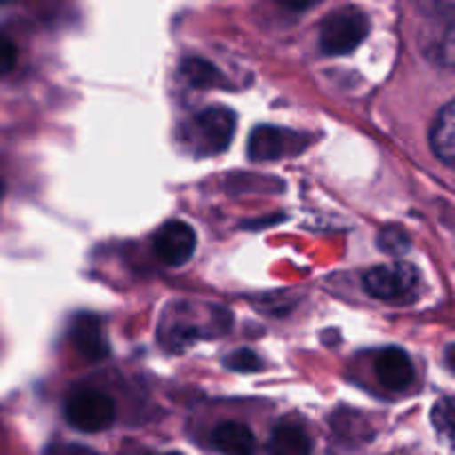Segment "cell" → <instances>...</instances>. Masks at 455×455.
Wrapping results in <instances>:
<instances>
[{
    "label": "cell",
    "instance_id": "obj_16",
    "mask_svg": "<svg viewBox=\"0 0 455 455\" xmlns=\"http://www.w3.org/2000/svg\"><path fill=\"white\" fill-rule=\"evenodd\" d=\"M18 62V47L7 34H0V76H7Z\"/></svg>",
    "mask_w": 455,
    "mask_h": 455
},
{
    "label": "cell",
    "instance_id": "obj_12",
    "mask_svg": "<svg viewBox=\"0 0 455 455\" xmlns=\"http://www.w3.org/2000/svg\"><path fill=\"white\" fill-rule=\"evenodd\" d=\"M180 76L191 87H216L225 84V78L216 65L203 60V58H187L180 65Z\"/></svg>",
    "mask_w": 455,
    "mask_h": 455
},
{
    "label": "cell",
    "instance_id": "obj_4",
    "mask_svg": "<svg viewBox=\"0 0 455 455\" xmlns=\"http://www.w3.org/2000/svg\"><path fill=\"white\" fill-rule=\"evenodd\" d=\"M420 284V271L409 262H391V265L373 267L364 275V289L376 300H400L416 291Z\"/></svg>",
    "mask_w": 455,
    "mask_h": 455
},
{
    "label": "cell",
    "instance_id": "obj_15",
    "mask_svg": "<svg viewBox=\"0 0 455 455\" xmlns=\"http://www.w3.org/2000/svg\"><path fill=\"white\" fill-rule=\"evenodd\" d=\"M225 364L231 369V371H240V373H251V371H258V369L262 367L260 358H258V355L249 349L234 351V354L227 358Z\"/></svg>",
    "mask_w": 455,
    "mask_h": 455
},
{
    "label": "cell",
    "instance_id": "obj_14",
    "mask_svg": "<svg viewBox=\"0 0 455 455\" xmlns=\"http://www.w3.org/2000/svg\"><path fill=\"white\" fill-rule=\"evenodd\" d=\"M378 244L385 253H391V256H403V253L409 251V235L404 234L400 227H387V229L380 231V238H378Z\"/></svg>",
    "mask_w": 455,
    "mask_h": 455
},
{
    "label": "cell",
    "instance_id": "obj_8",
    "mask_svg": "<svg viewBox=\"0 0 455 455\" xmlns=\"http://www.w3.org/2000/svg\"><path fill=\"white\" fill-rule=\"evenodd\" d=\"M376 376L389 391H403L413 382L411 358L398 347L382 349L376 358Z\"/></svg>",
    "mask_w": 455,
    "mask_h": 455
},
{
    "label": "cell",
    "instance_id": "obj_3",
    "mask_svg": "<svg viewBox=\"0 0 455 455\" xmlns=\"http://www.w3.org/2000/svg\"><path fill=\"white\" fill-rule=\"evenodd\" d=\"M65 418L74 429L84 431V434H98L114 425L116 404L102 391L80 389L74 391L67 400Z\"/></svg>",
    "mask_w": 455,
    "mask_h": 455
},
{
    "label": "cell",
    "instance_id": "obj_21",
    "mask_svg": "<svg viewBox=\"0 0 455 455\" xmlns=\"http://www.w3.org/2000/svg\"><path fill=\"white\" fill-rule=\"evenodd\" d=\"M3 194H4V182L3 178H0V198H3Z\"/></svg>",
    "mask_w": 455,
    "mask_h": 455
},
{
    "label": "cell",
    "instance_id": "obj_17",
    "mask_svg": "<svg viewBox=\"0 0 455 455\" xmlns=\"http://www.w3.org/2000/svg\"><path fill=\"white\" fill-rule=\"evenodd\" d=\"M435 58H438L443 65L455 67V27H451V29L440 38L438 47H435Z\"/></svg>",
    "mask_w": 455,
    "mask_h": 455
},
{
    "label": "cell",
    "instance_id": "obj_19",
    "mask_svg": "<svg viewBox=\"0 0 455 455\" xmlns=\"http://www.w3.org/2000/svg\"><path fill=\"white\" fill-rule=\"evenodd\" d=\"M47 455H92V451L80 447H52Z\"/></svg>",
    "mask_w": 455,
    "mask_h": 455
},
{
    "label": "cell",
    "instance_id": "obj_9",
    "mask_svg": "<svg viewBox=\"0 0 455 455\" xmlns=\"http://www.w3.org/2000/svg\"><path fill=\"white\" fill-rule=\"evenodd\" d=\"M213 447L222 455H253L258 449L256 435L243 422H222L212 434Z\"/></svg>",
    "mask_w": 455,
    "mask_h": 455
},
{
    "label": "cell",
    "instance_id": "obj_13",
    "mask_svg": "<svg viewBox=\"0 0 455 455\" xmlns=\"http://www.w3.org/2000/svg\"><path fill=\"white\" fill-rule=\"evenodd\" d=\"M431 422L447 438L455 440V398H443L431 411Z\"/></svg>",
    "mask_w": 455,
    "mask_h": 455
},
{
    "label": "cell",
    "instance_id": "obj_11",
    "mask_svg": "<svg viewBox=\"0 0 455 455\" xmlns=\"http://www.w3.org/2000/svg\"><path fill=\"white\" fill-rule=\"evenodd\" d=\"M271 455H309L311 443L305 429L298 425H280L269 440Z\"/></svg>",
    "mask_w": 455,
    "mask_h": 455
},
{
    "label": "cell",
    "instance_id": "obj_10",
    "mask_svg": "<svg viewBox=\"0 0 455 455\" xmlns=\"http://www.w3.org/2000/svg\"><path fill=\"white\" fill-rule=\"evenodd\" d=\"M429 142L434 154L443 163L455 167V100L438 111L434 124H431Z\"/></svg>",
    "mask_w": 455,
    "mask_h": 455
},
{
    "label": "cell",
    "instance_id": "obj_20",
    "mask_svg": "<svg viewBox=\"0 0 455 455\" xmlns=\"http://www.w3.org/2000/svg\"><path fill=\"white\" fill-rule=\"evenodd\" d=\"M447 363H449V367H451L453 371H455V345L449 347V351H447Z\"/></svg>",
    "mask_w": 455,
    "mask_h": 455
},
{
    "label": "cell",
    "instance_id": "obj_18",
    "mask_svg": "<svg viewBox=\"0 0 455 455\" xmlns=\"http://www.w3.org/2000/svg\"><path fill=\"white\" fill-rule=\"evenodd\" d=\"M429 13H434L438 20L449 22V27H455V0H440V3L425 4Z\"/></svg>",
    "mask_w": 455,
    "mask_h": 455
},
{
    "label": "cell",
    "instance_id": "obj_1",
    "mask_svg": "<svg viewBox=\"0 0 455 455\" xmlns=\"http://www.w3.org/2000/svg\"><path fill=\"white\" fill-rule=\"evenodd\" d=\"M187 133L196 156H218L234 140L235 114L227 107H209L191 118Z\"/></svg>",
    "mask_w": 455,
    "mask_h": 455
},
{
    "label": "cell",
    "instance_id": "obj_2",
    "mask_svg": "<svg viewBox=\"0 0 455 455\" xmlns=\"http://www.w3.org/2000/svg\"><path fill=\"white\" fill-rule=\"evenodd\" d=\"M367 13L355 7L329 13L320 25V49L327 56H347L364 43L369 34Z\"/></svg>",
    "mask_w": 455,
    "mask_h": 455
},
{
    "label": "cell",
    "instance_id": "obj_7",
    "mask_svg": "<svg viewBox=\"0 0 455 455\" xmlns=\"http://www.w3.org/2000/svg\"><path fill=\"white\" fill-rule=\"evenodd\" d=\"M69 340L74 349L89 363H98V360L109 355V345H107L102 320L92 314H80L71 320Z\"/></svg>",
    "mask_w": 455,
    "mask_h": 455
},
{
    "label": "cell",
    "instance_id": "obj_5",
    "mask_svg": "<svg viewBox=\"0 0 455 455\" xmlns=\"http://www.w3.org/2000/svg\"><path fill=\"white\" fill-rule=\"evenodd\" d=\"M307 145H309V138L300 136L291 129L260 124L249 136V158L256 163H269V160L284 158V156L300 154Z\"/></svg>",
    "mask_w": 455,
    "mask_h": 455
},
{
    "label": "cell",
    "instance_id": "obj_6",
    "mask_svg": "<svg viewBox=\"0 0 455 455\" xmlns=\"http://www.w3.org/2000/svg\"><path fill=\"white\" fill-rule=\"evenodd\" d=\"M154 251L167 267H182L196 251V231L182 220H169L156 231Z\"/></svg>",
    "mask_w": 455,
    "mask_h": 455
}]
</instances>
